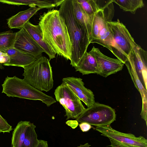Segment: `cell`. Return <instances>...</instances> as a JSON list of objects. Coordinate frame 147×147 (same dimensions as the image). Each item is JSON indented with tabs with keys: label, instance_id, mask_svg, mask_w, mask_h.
<instances>
[{
	"label": "cell",
	"instance_id": "6da1fadb",
	"mask_svg": "<svg viewBox=\"0 0 147 147\" xmlns=\"http://www.w3.org/2000/svg\"><path fill=\"white\" fill-rule=\"evenodd\" d=\"M39 20L43 40L56 54L70 60L72 44L67 27L59 11L49 10L40 16Z\"/></svg>",
	"mask_w": 147,
	"mask_h": 147
},
{
	"label": "cell",
	"instance_id": "7a4b0ae2",
	"mask_svg": "<svg viewBox=\"0 0 147 147\" xmlns=\"http://www.w3.org/2000/svg\"><path fill=\"white\" fill-rule=\"evenodd\" d=\"M59 10L67 27L72 46L70 64L75 67L87 50L90 42L86 32L76 20L72 0H64Z\"/></svg>",
	"mask_w": 147,
	"mask_h": 147
},
{
	"label": "cell",
	"instance_id": "3957f363",
	"mask_svg": "<svg viewBox=\"0 0 147 147\" xmlns=\"http://www.w3.org/2000/svg\"><path fill=\"white\" fill-rule=\"evenodd\" d=\"M24 80L41 91L48 92L53 86L52 67L49 60L42 56L23 67Z\"/></svg>",
	"mask_w": 147,
	"mask_h": 147
},
{
	"label": "cell",
	"instance_id": "277c9868",
	"mask_svg": "<svg viewBox=\"0 0 147 147\" xmlns=\"http://www.w3.org/2000/svg\"><path fill=\"white\" fill-rule=\"evenodd\" d=\"M2 86V92L9 97L40 100L48 107L56 102L53 97L36 89L24 79L19 78L16 76L13 77L7 76Z\"/></svg>",
	"mask_w": 147,
	"mask_h": 147
},
{
	"label": "cell",
	"instance_id": "5b68a950",
	"mask_svg": "<svg viewBox=\"0 0 147 147\" xmlns=\"http://www.w3.org/2000/svg\"><path fill=\"white\" fill-rule=\"evenodd\" d=\"M107 23L114 41L111 52L125 64L136 43L125 26L119 19Z\"/></svg>",
	"mask_w": 147,
	"mask_h": 147
},
{
	"label": "cell",
	"instance_id": "8992f818",
	"mask_svg": "<svg viewBox=\"0 0 147 147\" xmlns=\"http://www.w3.org/2000/svg\"><path fill=\"white\" fill-rule=\"evenodd\" d=\"M115 110L111 107L95 102L84 111L76 120L80 123L85 122L96 127L110 125L116 120Z\"/></svg>",
	"mask_w": 147,
	"mask_h": 147
},
{
	"label": "cell",
	"instance_id": "52a82bcc",
	"mask_svg": "<svg viewBox=\"0 0 147 147\" xmlns=\"http://www.w3.org/2000/svg\"><path fill=\"white\" fill-rule=\"evenodd\" d=\"M102 136L108 138L111 147H147V140L143 136H136L131 133L119 131L111 126L96 127Z\"/></svg>",
	"mask_w": 147,
	"mask_h": 147
},
{
	"label": "cell",
	"instance_id": "ba28073f",
	"mask_svg": "<svg viewBox=\"0 0 147 147\" xmlns=\"http://www.w3.org/2000/svg\"><path fill=\"white\" fill-rule=\"evenodd\" d=\"M54 94L56 101L65 110L66 120L76 119L86 109L80 99L63 83L56 88Z\"/></svg>",
	"mask_w": 147,
	"mask_h": 147
},
{
	"label": "cell",
	"instance_id": "9c48e42d",
	"mask_svg": "<svg viewBox=\"0 0 147 147\" xmlns=\"http://www.w3.org/2000/svg\"><path fill=\"white\" fill-rule=\"evenodd\" d=\"M108 1L100 10L97 27L98 39L95 43L102 46L111 52L114 46V41L107 22L112 21L114 9L112 0Z\"/></svg>",
	"mask_w": 147,
	"mask_h": 147
},
{
	"label": "cell",
	"instance_id": "30bf717a",
	"mask_svg": "<svg viewBox=\"0 0 147 147\" xmlns=\"http://www.w3.org/2000/svg\"><path fill=\"white\" fill-rule=\"evenodd\" d=\"M95 58L97 65V74L107 77L121 71L124 66L118 59L111 58L103 54L98 48L93 47L88 52Z\"/></svg>",
	"mask_w": 147,
	"mask_h": 147
},
{
	"label": "cell",
	"instance_id": "8fae6325",
	"mask_svg": "<svg viewBox=\"0 0 147 147\" xmlns=\"http://www.w3.org/2000/svg\"><path fill=\"white\" fill-rule=\"evenodd\" d=\"M14 48L37 58L42 56L43 50L23 28L16 32Z\"/></svg>",
	"mask_w": 147,
	"mask_h": 147
},
{
	"label": "cell",
	"instance_id": "7c38bea8",
	"mask_svg": "<svg viewBox=\"0 0 147 147\" xmlns=\"http://www.w3.org/2000/svg\"><path fill=\"white\" fill-rule=\"evenodd\" d=\"M62 81V83L65 84L88 107L95 102L93 92L84 86L82 79L67 77L63 78Z\"/></svg>",
	"mask_w": 147,
	"mask_h": 147
},
{
	"label": "cell",
	"instance_id": "4fadbf2b",
	"mask_svg": "<svg viewBox=\"0 0 147 147\" xmlns=\"http://www.w3.org/2000/svg\"><path fill=\"white\" fill-rule=\"evenodd\" d=\"M127 59L133 64L140 81L147 90V52L136 43Z\"/></svg>",
	"mask_w": 147,
	"mask_h": 147
},
{
	"label": "cell",
	"instance_id": "5bb4252c",
	"mask_svg": "<svg viewBox=\"0 0 147 147\" xmlns=\"http://www.w3.org/2000/svg\"><path fill=\"white\" fill-rule=\"evenodd\" d=\"M128 70L134 84L141 96L142 106L140 113L142 118L145 121L147 125V90L140 81L132 62L129 59L125 64Z\"/></svg>",
	"mask_w": 147,
	"mask_h": 147
},
{
	"label": "cell",
	"instance_id": "9a60e30c",
	"mask_svg": "<svg viewBox=\"0 0 147 147\" xmlns=\"http://www.w3.org/2000/svg\"><path fill=\"white\" fill-rule=\"evenodd\" d=\"M9 58V61L3 64L7 66H15L23 68L30 64L38 58L14 48L8 50L5 53Z\"/></svg>",
	"mask_w": 147,
	"mask_h": 147
},
{
	"label": "cell",
	"instance_id": "2e32d148",
	"mask_svg": "<svg viewBox=\"0 0 147 147\" xmlns=\"http://www.w3.org/2000/svg\"><path fill=\"white\" fill-rule=\"evenodd\" d=\"M34 40L42 48L49 56L50 60L55 58L56 53L52 48L43 40L42 32L39 25H34L29 21L24 25L23 27Z\"/></svg>",
	"mask_w": 147,
	"mask_h": 147
},
{
	"label": "cell",
	"instance_id": "e0dca14e",
	"mask_svg": "<svg viewBox=\"0 0 147 147\" xmlns=\"http://www.w3.org/2000/svg\"><path fill=\"white\" fill-rule=\"evenodd\" d=\"M41 9L31 6L28 9L19 12L7 19V24L10 29H21L30 18Z\"/></svg>",
	"mask_w": 147,
	"mask_h": 147
},
{
	"label": "cell",
	"instance_id": "ac0fdd59",
	"mask_svg": "<svg viewBox=\"0 0 147 147\" xmlns=\"http://www.w3.org/2000/svg\"><path fill=\"white\" fill-rule=\"evenodd\" d=\"M72 1L75 19L88 34L90 42L91 35V19L83 10L76 0H72Z\"/></svg>",
	"mask_w": 147,
	"mask_h": 147
},
{
	"label": "cell",
	"instance_id": "d6986e66",
	"mask_svg": "<svg viewBox=\"0 0 147 147\" xmlns=\"http://www.w3.org/2000/svg\"><path fill=\"white\" fill-rule=\"evenodd\" d=\"M74 68L76 71H79L82 75L97 74L98 71L97 65L95 58L87 51Z\"/></svg>",
	"mask_w": 147,
	"mask_h": 147
},
{
	"label": "cell",
	"instance_id": "ffe728a7",
	"mask_svg": "<svg viewBox=\"0 0 147 147\" xmlns=\"http://www.w3.org/2000/svg\"><path fill=\"white\" fill-rule=\"evenodd\" d=\"M30 123L29 121H21L18 123L12 133V147H22L26 130Z\"/></svg>",
	"mask_w": 147,
	"mask_h": 147
},
{
	"label": "cell",
	"instance_id": "44dd1931",
	"mask_svg": "<svg viewBox=\"0 0 147 147\" xmlns=\"http://www.w3.org/2000/svg\"><path fill=\"white\" fill-rule=\"evenodd\" d=\"M16 33L10 31L0 33V52L5 53L8 50L14 48Z\"/></svg>",
	"mask_w": 147,
	"mask_h": 147
},
{
	"label": "cell",
	"instance_id": "7402d4cb",
	"mask_svg": "<svg viewBox=\"0 0 147 147\" xmlns=\"http://www.w3.org/2000/svg\"><path fill=\"white\" fill-rule=\"evenodd\" d=\"M123 11L134 14L136 10L143 7L144 4L142 0H112Z\"/></svg>",
	"mask_w": 147,
	"mask_h": 147
},
{
	"label": "cell",
	"instance_id": "603a6c76",
	"mask_svg": "<svg viewBox=\"0 0 147 147\" xmlns=\"http://www.w3.org/2000/svg\"><path fill=\"white\" fill-rule=\"evenodd\" d=\"M36 127V126L33 123H30L26 130L22 147H36L38 140L35 130Z\"/></svg>",
	"mask_w": 147,
	"mask_h": 147
},
{
	"label": "cell",
	"instance_id": "cb8c5ba5",
	"mask_svg": "<svg viewBox=\"0 0 147 147\" xmlns=\"http://www.w3.org/2000/svg\"><path fill=\"white\" fill-rule=\"evenodd\" d=\"M81 8L90 18L99 9L96 0H76Z\"/></svg>",
	"mask_w": 147,
	"mask_h": 147
},
{
	"label": "cell",
	"instance_id": "d4e9b609",
	"mask_svg": "<svg viewBox=\"0 0 147 147\" xmlns=\"http://www.w3.org/2000/svg\"><path fill=\"white\" fill-rule=\"evenodd\" d=\"M12 130V126L0 114V132L10 133Z\"/></svg>",
	"mask_w": 147,
	"mask_h": 147
},
{
	"label": "cell",
	"instance_id": "484cf974",
	"mask_svg": "<svg viewBox=\"0 0 147 147\" xmlns=\"http://www.w3.org/2000/svg\"><path fill=\"white\" fill-rule=\"evenodd\" d=\"M79 125L80 129L83 132L88 131L92 127L91 125L85 122L80 123Z\"/></svg>",
	"mask_w": 147,
	"mask_h": 147
},
{
	"label": "cell",
	"instance_id": "4316f807",
	"mask_svg": "<svg viewBox=\"0 0 147 147\" xmlns=\"http://www.w3.org/2000/svg\"><path fill=\"white\" fill-rule=\"evenodd\" d=\"M9 58L6 54L0 52V63L3 64L8 62Z\"/></svg>",
	"mask_w": 147,
	"mask_h": 147
},
{
	"label": "cell",
	"instance_id": "83f0119b",
	"mask_svg": "<svg viewBox=\"0 0 147 147\" xmlns=\"http://www.w3.org/2000/svg\"><path fill=\"white\" fill-rule=\"evenodd\" d=\"M36 147H48L47 141L41 140H38V144Z\"/></svg>",
	"mask_w": 147,
	"mask_h": 147
},
{
	"label": "cell",
	"instance_id": "f1b7e54d",
	"mask_svg": "<svg viewBox=\"0 0 147 147\" xmlns=\"http://www.w3.org/2000/svg\"><path fill=\"white\" fill-rule=\"evenodd\" d=\"M91 145L88 143H86L84 144H80L77 147H90Z\"/></svg>",
	"mask_w": 147,
	"mask_h": 147
},
{
	"label": "cell",
	"instance_id": "f546056e",
	"mask_svg": "<svg viewBox=\"0 0 147 147\" xmlns=\"http://www.w3.org/2000/svg\"><path fill=\"white\" fill-rule=\"evenodd\" d=\"M4 68L3 66V64L0 63V69H3Z\"/></svg>",
	"mask_w": 147,
	"mask_h": 147
}]
</instances>
